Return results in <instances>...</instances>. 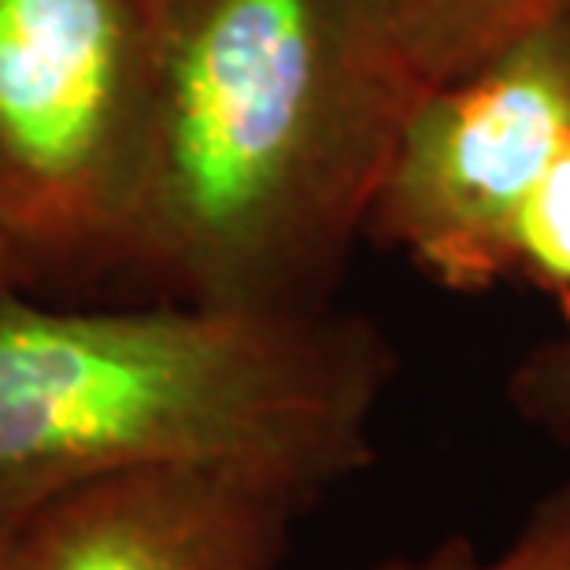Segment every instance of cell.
Segmentation results:
<instances>
[{
    "label": "cell",
    "instance_id": "6da1fadb",
    "mask_svg": "<svg viewBox=\"0 0 570 570\" xmlns=\"http://www.w3.org/2000/svg\"><path fill=\"white\" fill-rule=\"evenodd\" d=\"M426 94L371 0H164L122 282L230 312L334 307Z\"/></svg>",
    "mask_w": 570,
    "mask_h": 570
},
{
    "label": "cell",
    "instance_id": "7a4b0ae2",
    "mask_svg": "<svg viewBox=\"0 0 570 570\" xmlns=\"http://www.w3.org/2000/svg\"><path fill=\"white\" fill-rule=\"evenodd\" d=\"M396 352L371 318L0 296V519L94 478L219 466L315 504L374 460Z\"/></svg>",
    "mask_w": 570,
    "mask_h": 570
},
{
    "label": "cell",
    "instance_id": "3957f363",
    "mask_svg": "<svg viewBox=\"0 0 570 570\" xmlns=\"http://www.w3.org/2000/svg\"><path fill=\"white\" fill-rule=\"evenodd\" d=\"M164 0H0V242L22 289L122 282Z\"/></svg>",
    "mask_w": 570,
    "mask_h": 570
},
{
    "label": "cell",
    "instance_id": "277c9868",
    "mask_svg": "<svg viewBox=\"0 0 570 570\" xmlns=\"http://www.w3.org/2000/svg\"><path fill=\"white\" fill-rule=\"evenodd\" d=\"M570 134V11L419 100L371 212L449 293L515 282L519 226Z\"/></svg>",
    "mask_w": 570,
    "mask_h": 570
},
{
    "label": "cell",
    "instance_id": "5b68a950",
    "mask_svg": "<svg viewBox=\"0 0 570 570\" xmlns=\"http://www.w3.org/2000/svg\"><path fill=\"white\" fill-rule=\"evenodd\" d=\"M304 497L219 466H141L41 500L11 570H282Z\"/></svg>",
    "mask_w": 570,
    "mask_h": 570
},
{
    "label": "cell",
    "instance_id": "8992f818",
    "mask_svg": "<svg viewBox=\"0 0 570 570\" xmlns=\"http://www.w3.org/2000/svg\"><path fill=\"white\" fill-rule=\"evenodd\" d=\"M426 89L493 60L570 11V0H371Z\"/></svg>",
    "mask_w": 570,
    "mask_h": 570
},
{
    "label": "cell",
    "instance_id": "52a82bcc",
    "mask_svg": "<svg viewBox=\"0 0 570 570\" xmlns=\"http://www.w3.org/2000/svg\"><path fill=\"white\" fill-rule=\"evenodd\" d=\"M515 285L549 296L556 315L570 312V134L519 226Z\"/></svg>",
    "mask_w": 570,
    "mask_h": 570
},
{
    "label": "cell",
    "instance_id": "ba28073f",
    "mask_svg": "<svg viewBox=\"0 0 570 570\" xmlns=\"http://www.w3.org/2000/svg\"><path fill=\"white\" fill-rule=\"evenodd\" d=\"M371 570H570V482L556 485L515 541L497 556H474L466 544H441L426 560H396Z\"/></svg>",
    "mask_w": 570,
    "mask_h": 570
},
{
    "label": "cell",
    "instance_id": "9c48e42d",
    "mask_svg": "<svg viewBox=\"0 0 570 570\" xmlns=\"http://www.w3.org/2000/svg\"><path fill=\"white\" fill-rule=\"evenodd\" d=\"M549 337L522 352L508 374V404L530 430L570 455V312Z\"/></svg>",
    "mask_w": 570,
    "mask_h": 570
},
{
    "label": "cell",
    "instance_id": "30bf717a",
    "mask_svg": "<svg viewBox=\"0 0 570 570\" xmlns=\"http://www.w3.org/2000/svg\"><path fill=\"white\" fill-rule=\"evenodd\" d=\"M8 293H27V289H22V278H19L16 259H11L4 242H0V296H8Z\"/></svg>",
    "mask_w": 570,
    "mask_h": 570
},
{
    "label": "cell",
    "instance_id": "8fae6325",
    "mask_svg": "<svg viewBox=\"0 0 570 570\" xmlns=\"http://www.w3.org/2000/svg\"><path fill=\"white\" fill-rule=\"evenodd\" d=\"M19 519H0V570H11V538Z\"/></svg>",
    "mask_w": 570,
    "mask_h": 570
}]
</instances>
